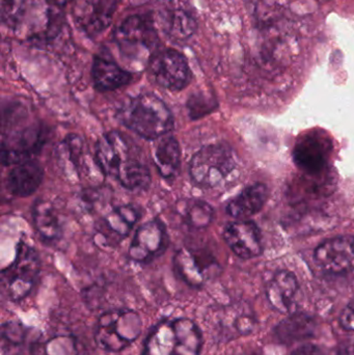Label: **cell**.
Wrapping results in <instances>:
<instances>
[{"mask_svg": "<svg viewBox=\"0 0 354 355\" xmlns=\"http://www.w3.org/2000/svg\"><path fill=\"white\" fill-rule=\"evenodd\" d=\"M315 329L316 323L311 316L297 313L284 319L276 327V334L283 343L291 344L313 337Z\"/></svg>", "mask_w": 354, "mask_h": 355, "instance_id": "cell-25", "label": "cell"}, {"mask_svg": "<svg viewBox=\"0 0 354 355\" xmlns=\"http://www.w3.org/2000/svg\"><path fill=\"white\" fill-rule=\"evenodd\" d=\"M340 325L347 331H354V300H351L341 312L339 317Z\"/></svg>", "mask_w": 354, "mask_h": 355, "instance_id": "cell-30", "label": "cell"}, {"mask_svg": "<svg viewBox=\"0 0 354 355\" xmlns=\"http://www.w3.org/2000/svg\"><path fill=\"white\" fill-rule=\"evenodd\" d=\"M116 119L121 125L147 141L170 135L175 127L172 110L153 93L131 98L116 110Z\"/></svg>", "mask_w": 354, "mask_h": 355, "instance_id": "cell-2", "label": "cell"}, {"mask_svg": "<svg viewBox=\"0 0 354 355\" xmlns=\"http://www.w3.org/2000/svg\"><path fill=\"white\" fill-rule=\"evenodd\" d=\"M43 180V166L35 158L12 166L6 175V188L12 196L27 198L39 189Z\"/></svg>", "mask_w": 354, "mask_h": 355, "instance_id": "cell-16", "label": "cell"}, {"mask_svg": "<svg viewBox=\"0 0 354 355\" xmlns=\"http://www.w3.org/2000/svg\"><path fill=\"white\" fill-rule=\"evenodd\" d=\"M95 164L106 177L116 180L129 191H145L151 185L149 166L135 153L124 133L109 131L99 137L95 147Z\"/></svg>", "mask_w": 354, "mask_h": 355, "instance_id": "cell-1", "label": "cell"}, {"mask_svg": "<svg viewBox=\"0 0 354 355\" xmlns=\"http://www.w3.org/2000/svg\"><path fill=\"white\" fill-rule=\"evenodd\" d=\"M222 236L230 250L243 260L256 258L263 252L261 233L253 221L237 220L228 223Z\"/></svg>", "mask_w": 354, "mask_h": 355, "instance_id": "cell-15", "label": "cell"}, {"mask_svg": "<svg viewBox=\"0 0 354 355\" xmlns=\"http://www.w3.org/2000/svg\"><path fill=\"white\" fill-rule=\"evenodd\" d=\"M291 355H324V354L317 346L306 344L294 350Z\"/></svg>", "mask_w": 354, "mask_h": 355, "instance_id": "cell-31", "label": "cell"}, {"mask_svg": "<svg viewBox=\"0 0 354 355\" xmlns=\"http://www.w3.org/2000/svg\"><path fill=\"white\" fill-rule=\"evenodd\" d=\"M170 244V236L163 221L152 219L135 231L129 246V257L139 264H149L164 254Z\"/></svg>", "mask_w": 354, "mask_h": 355, "instance_id": "cell-10", "label": "cell"}, {"mask_svg": "<svg viewBox=\"0 0 354 355\" xmlns=\"http://www.w3.org/2000/svg\"><path fill=\"white\" fill-rule=\"evenodd\" d=\"M160 19L164 33L172 41H188L197 31V25L193 17L181 8L163 10Z\"/></svg>", "mask_w": 354, "mask_h": 355, "instance_id": "cell-24", "label": "cell"}, {"mask_svg": "<svg viewBox=\"0 0 354 355\" xmlns=\"http://www.w3.org/2000/svg\"><path fill=\"white\" fill-rule=\"evenodd\" d=\"M85 141L77 135H67L66 139L58 145L56 155L62 168H72L77 176H80L85 162Z\"/></svg>", "mask_w": 354, "mask_h": 355, "instance_id": "cell-26", "label": "cell"}, {"mask_svg": "<svg viewBox=\"0 0 354 355\" xmlns=\"http://www.w3.org/2000/svg\"><path fill=\"white\" fill-rule=\"evenodd\" d=\"M299 291V281L294 273L288 270L276 272L266 288V294L272 308L283 314L290 312Z\"/></svg>", "mask_w": 354, "mask_h": 355, "instance_id": "cell-19", "label": "cell"}, {"mask_svg": "<svg viewBox=\"0 0 354 355\" xmlns=\"http://www.w3.org/2000/svg\"><path fill=\"white\" fill-rule=\"evenodd\" d=\"M91 81L100 93L116 91L133 80L132 73L118 66L112 58L96 55L91 64Z\"/></svg>", "mask_w": 354, "mask_h": 355, "instance_id": "cell-17", "label": "cell"}, {"mask_svg": "<svg viewBox=\"0 0 354 355\" xmlns=\"http://www.w3.org/2000/svg\"><path fill=\"white\" fill-rule=\"evenodd\" d=\"M148 69L153 80L168 91L180 92L191 83V67L177 50H157L150 58Z\"/></svg>", "mask_w": 354, "mask_h": 355, "instance_id": "cell-9", "label": "cell"}, {"mask_svg": "<svg viewBox=\"0 0 354 355\" xmlns=\"http://www.w3.org/2000/svg\"><path fill=\"white\" fill-rule=\"evenodd\" d=\"M218 263L207 252L181 248L174 257L177 275L187 285L200 288L216 272Z\"/></svg>", "mask_w": 354, "mask_h": 355, "instance_id": "cell-13", "label": "cell"}, {"mask_svg": "<svg viewBox=\"0 0 354 355\" xmlns=\"http://www.w3.org/2000/svg\"><path fill=\"white\" fill-rule=\"evenodd\" d=\"M182 218L189 229L195 231L206 229L213 221L214 209L205 200H191L185 204Z\"/></svg>", "mask_w": 354, "mask_h": 355, "instance_id": "cell-27", "label": "cell"}, {"mask_svg": "<svg viewBox=\"0 0 354 355\" xmlns=\"http://www.w3.org/2000/svg\"><path fill=\"white\" fill-rule=\"evenodd\" d=\"M333 144L322 131L314 130L301 137L293 150L295 164L310 175L319 174L332 153Z\"/></svg>", "mask_w": 354, "mask_h": 355, "instance_id": "cell-12", "label": "cell"}, {"mask_svg": "<svg viewBox=\"0 0 354 355\" xmlns=\"http://www.w3.org/2000/svg\"><path fill=\"white\" fill-rule=\"evenodd\" d=\"M268 189L262 183L247 186L228 202L227 213L233 218L245 220L262 210L268 200Z\"/></svg>", "mask_w": 354, "mask_h": 355, "instance_id": "cell-20", "label": "cell"}, {"mask_svg": "<svg viewBox=\"0 0 354 355\" xmlns=\"http://www.w3.org/2000/svg\"><path fill=\"white\" fill-rule=\"evenodd\" d=\"M314 261L328 275L351 272L354 270V237L340 236L326 240L316 248Z\"/></svg>", "mask_w": 354, "mask_h": 355, "instance_id": "cell-11", "label": "cell"}, {"mask_svg": "<svg viewBox=\"0 0 354 355\" xmlns=\"http://www.w3.org/2000/svg\"><path fill=\"white\" fill-rule=\"evenodd\" d=\"M50 3L55 4V6H60V4H64L67 0H47Z\"/></svg>", "mask_w": 354, "mask_h": 355, "instance_id": "cell-32", "label": "cell"}, {"mask_svg": "<svg viewBox=\"0 0 354 355\" xmlns=\"http://www.w3.org/2000/svg\"><path fill=\"white\" fill-rule=\"evenodd\" d=\"M37 346L39 341L33 329L16 321L2 324L1 348L3 355H37Z\"/></svg>", "mask_w": 354, "mask_h": 355, "instance_id": "cell-18", "label": "cell"}, {"mask_svg": "<svg viewBox=\"0 0 354 355\" xmlns=\"http://www.w3.org/2000/svg\"><path fill=\"white\" fill-rule=\"evenodd\" d=\"M25 12L24 0H2V21L8 26L15 27L21 22Z\"/></svg>", "mask_w": 354, "mask_h": 355, "instance_id": "cell-29", "label": "cell"}, {"mask_svg": "<svg viewBox=\"0 0 354 355\" xmlns=\"http://www.w3.org/2000/svg\"><path fill=\"white\" fill-rule=\"evenodd\" d=\"M143 329L141 316L132 310L104 313L95 327V342L105 352H120L139 339Z\"/></svg>", "mask_w": 354, "mask_h": 355, "instance_id": "cell-6", "label": "cell"}, {"mask_svg": "<svg viewBox=\"0 0 354 355\" xmlns=\"http://www.w3.org/2000/svg\"><path fill=\"white\" fill-rule=\"evenodd\" d=\"M153 148V160L157 172L163 179L177 176L181 166L180 144L174 135H166L156 139Z\"/></svg>", "mask_w": 354, "mask_h": 355, "instance_id": "cell-21", "label": "cell"}, {"mask_svg": "<svg viewBox=\"0 0 354 355\" xmlns=\"http://www.w3.org/2000/svg\"><path fill=\"white\" fill-rule=\"evenodd\" d=\"M186 108L191 120L197 121L213 112L216 108V102L205 94L195 93L187 100Z\"/></svg>", "mask_w": 354, "mask_h": 355, "instance_id": "cell-28", "label": "cell"}, {"mask_svg": "<svg viewBox=\"0 0 354 355\" xmlns=\"http://www.w3.org/2000/svg\"><path fill=\"white\" fill-rule=\"evenodd\" d=\"M203 345L201 329L188 318L166 320L150 334L141 355H200Z\"/></svg>", "mask_w": 354, "mask_h": 355, "instance_id": "cell-4", "label": "cell"}, {"mask_svg": "<svg viewBox=\"0 0 354 355\" xmlns=\"http://www.w3.org/2000/svg\"><path fill=\"white\" fill-rule=\"evenodd\" d=\"M33 227L45 243H53L62 237V227L51 202L35 200L31 211Z\"/></svg>", "mask_w": 354, "mask_h": 355, "instance_id": "cell-22", "label": "cell"}, {"mask_svg": "<svg viewBox=\"0 0 354 355\" xmlns=\"http://www.w3.org/2000/svg\"><path fill=\"white\" fill-rule=\"evenodd\" d=\"M141 218V210L136 205H120L104 216L103 225L108 233L121 241L131 233Z\"/></svg>", "mask_w": 354, "mask_h": 355, "instance_id": "cell-23", "label": "cell"}, {"mask_svg": "<svg viewBox=\"0 0 354 355\" xmlns=\"http://www.w3.org/2000/svg\"><path fill=\"white\" fill-rule=\"evenodd\" d=\"M114 41L125 58H151L157 50L159 37L151 17L133 15L125 19L114 31Z\"/></svg>", "mask_w": 354, "mask_h": 355, "instance_id": "cell-8", "label": "cell"}, {"mask_svg": "<svg viewBox=\"0 0 354 355\" xmlns=\"http://www.w3.org/2000/svg\"><path fill=\"white\" fill-rule=\"evenodd\" d=\"M238 162L234 151L227 144H211L202 147L189 162V177L201 189H213L228 181L236 173Z\"/></svg>", "mask_w": 354, "mask_h": 355, "instance_id": "cell-5", "label": "cell"}, {"mask_svg": "<svg viewBox=\"0 0 354 355\" xmlns=\"http://www.w3.org/2000/svg\"><path fill=\"white\" fill-rule=\"evenodd\" d=\"M41 271L37 250L24 241L17 245L14 261L1 272V290L10 302L24 300L35 286Z\"/></svg>", "mask_w": 354, "mask_h": 355, "instance_id": "cell-7", "label": "cell"}, {"mask_svg": "<svg viewBox=\"0 0 354 355\" xmlns=\"http://www.w3.org/2000/svg\"><path fill=\"white\" fill-rule=\"evenodd\" d=\"M12 104L3 108L2 116L1 164L3 166L35 159L49 139V129L43 123L19 126Z\"/></svg>", "mask_w": 354, "mask_h": 355, "instance_id": "cell-3", "label": "cell"}, {"mask_svg": "<svg viewBox=\"0 0 354 355\" xmlns=\"http://www.w3.org/2000/svg\"><path fill=\"white\" fill-rule=\"evenodd\" d=\"M118 0H75V22L89 37L103 33L114 18Z\"/></svg>", "mask_w": 354, "mask_h": 355, "instance_id": "cell-14", "label": "cell"}]
</instances>
